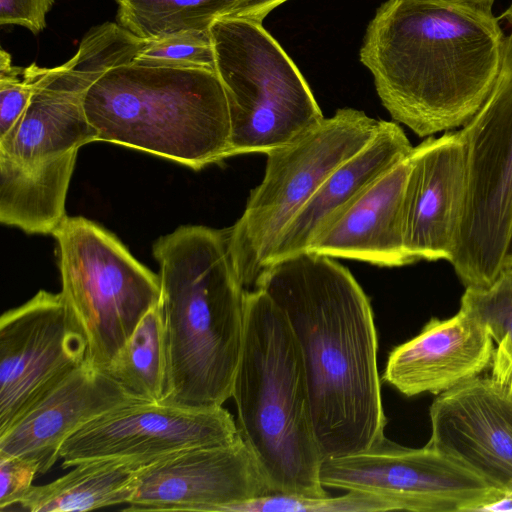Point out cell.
Segmentation results:
<instances>
[{
    "label": "cell",
    "instance_id": "cell-1",
    "mask_svg": "<svg viewBox=\"0 0 512 512\" xmlns=\"http://www.w3.org/2000/svg\"><path fill=\"white\" fill-rule=\"evenodd\" d=\"M256 288L285 313L300 346L323 459L380 443L386 417L377 332L370 299L351 272L305 252L269 265Z\"/></svg>",
    "mask_w": 512,
    "mask_h": 512
},
{
    "label": "cell",
    "instance_id": "cell-2",
    "mask_svg": "<svg viewBox=\"0 0 512 512\" xmlns=\"http://www.w3.org/2000/svg\"><path fill=\"white\" fill-rule=\"evenodd\" d=\"M359 56L391 117L426 137L463 127L484 104L501 67L503 31L492 12L387 0Z\"/></svg>",
    "mask_w": 512,
    "mask_h": 512
},
{
    "label": "cell",
    "instance_id": "cell-3",
    "mask_svg": "<svg viewBox=\"0 0 512 512\" xmlns=\"http://www.w3.org/2000/svg\"><path fill=\"white\" fill-rule=\"evenodd\" d=\"M145 40L118 23L93 27L77 52L49 68L27 108L0 137V221L27 234H52L64 220L80 147L98 141L84 98L110 68L131 62Z\"/></svg>",
    "mask_w": 512,
    "mask_h": 512
},
{
    "label": "cell",
    "instance_id": "cell-4",
    "mask_svg": "<svg viewBox=\"0 0 512 512\" xmlns=\"http://www.w3.org/2000/svg\"><path fill=\"white\" fill-rule=\"evenodd\" d=\"M167 376L160 403L218 407L232 397L241 354L246 289L229 231L186 225L158 238Z\"/></svg>",
    "mask_w": 512,
    "mask_h": 512
},
{
    "label": "cell",
    "instance_id": "cell-5",
    "mask_svg": "<svg viewBox=\"0 0 512 512\" xmlns=\"http://www.w3.org/2000/svg\"><path fill=\"white\" fill-rule=\"evenodd\" d=\"M234 399L239 431L273 493L328 496L300 346L285 313L263 290H247Z\"/></svg>",
    "mask_w": 512,
    "mask_h": 512
},
{
    "label": "cell",
    "instance_id": "cell-6",
    "mask_svg": "<svg viewBox=\"0 0 512 512\" xmlns=\"http://www.w3.org/2000/svg\"><path fill=\"white\" fill-rule=\"evenodd\" d=\"M84 110L98 141L193 170L229 157V107L216 71L123 63L90 86Z\"/></svg>",
    "mask_w": 512,
    "mask_h": 512
},
{
    "label": "cell",
    "instance_id": "cell-7",
    "mask_svg": "<svg viewBox=\"0 0 512 512\" xmlns=\"http://www.w3.org/2000/svg\"><path fill=\"white\" fill-rule=\"evenodd\" d=\"M209 33L229 107V157L266 154L325 118L300 70L261 23L220 17Z\"/></svg>",
    "mask_w": 512,
    "mask_h": 512
},
{
    "label": "cell",
    "instance_id": "cell-8",
    "mask_svg": "<svg viewBox=\"0 0 512 512\" xmlns=\"http://www.w3.org/2000/svg\"><path fill=\"white\" fill-rule=\"evenodd\" d=\"M381 120L353 108L338 109L290 143L268 153L263 180L230 228L229 248L248 290L266 269L275 244L290 220L341 164L376 135Z\"/></svg>",
    "mask_w": 512,
    "mask_h": 512
},
{
    "label": "cell",
    "instance_id": "cell-9",
    "mask_svg": "<svg viewBox=\"0 0 512 512\" xmlns=\"http://www.w3.org/2000/svg\"><path fill=\"white\" fill-rule=\"evenodd\" d=\"M51 235L61 293L86 340L85 361L104 370L161 301L159 275L114 234L82 216H66Z\"/></svg>",
    "mask_w": 512,
    "mask_h": 512
},
{
    "label": "cell",
    "instance_id": "cell-10",
    "mask_svg": "<svg viewBox=\"0 0 512 512\" xmlns=\"http://www.w3.org/2000/svg\"><path fill=\"white\" fill-rule=\"evenodd\" d=\"M503 56L484 104L460 129L469 192L459 242L450 261L466 287L489 285L505 266L512 241V3L498 17Z\"/></svg>",
    "mask_w": 512,
    "mask_h": 512
},
{
    "label": "cell",
    "instance_id": "cell-11",
    "mask_svg": "<svg viewBox=\"0 0 512 512\" xmlns=\"http://www.w3.org/2000/svg\"><path fill=\"white\" fill-rule=\"evenodd\" d=\"M319 478L323 487L375 494L415 512L484 511L504 498L427 445L407 448L386 437L365 452L324 458Z\"/></svg>",
    "mask_w": 512,
    "mask_h": 512
},
{
    "label": "cell",
    "instance_id": "cell-12",
    "mask_svg": "<svg viewBox=\"0 0 512 512\" xmlns=\"http://www.w3.org/2000/svg\"><path fill=\"white\" fill-rule=\"evenodd\" d=\"M86 340L63 295L38 291L0 318V433L86 359Z\"/></svg>",
    "mask_w": 512,
    "mask_h": 512
},
{
    "label": "cell",
    "instance_id": "cell-13",
    "mask_svg": "<svg viewBox=\"0 0 512 512\" xmlns=\"http://www.w3.org/2000/svg\"><path fill=\"white\" fill-rule=\"evenodd\" d=\"M239 435L233 416L223 406L140 401L112 410L78 430L62 445L60 459L65 469L102 458L152 463L184 450L228 443Z\"/></svg>",
    "mask_w": 512,
    "mask_h": 512
},
{
    "label": "cell",
    "instance_id": "cell-14",
    "mask_svg": "<svg viewBox=\"0 0 512 512\" xmlns=\"http://www.w3.org/2000/svg\"><path fill=\"white\" fill-rule=\"evenodd\" d=\"M429 414L426 445L504 495L485 511H512V388L477 376L440 393Z\"/></svg>",
    "mask_w": 512,
    "mask_h": 512
},
{
    "label": "cell",
    "instance_id": "cell-15",
    "mask_svg": "<svg viewBox=\"0 0 512 512\" xmlns=\"http://www.w3.org/2000/svg\"><path fill=\"white\" fill-rule=\"evenodd\" d=\"M273 494L240 435L231 442L181 451L148 464L124 511L223 512L232 503Z\"/></svg>",
    "mask_w": 512,
    "mask_h": 512
},
{
    "label": "cell",
    "instance_id": "cell-16",
    "mask_svg": "<svg viewBox=\"0 0 512 512\" xmlns=\"http://www.w3.org/2000/svg\"><path fill=\"white\" fill-rule=\"evenodd\" d=\"M403 199L405 250L412 260L451 261L459 242L469 192L466 146L460 131H446L413 147Z\"/></svg>",
    "mask_w": 512,
    "mask_h": 512
},
{
    "label": "cell",
    "instance_id": "cell-17",
    "mask_svg": "<svg viewBox=\"0 0 512 512\" xmlns=\"http://www.w3.org/2000/svg\"><path fill=\"white\" fill-rule=\"evenodd\" d=\"M142 400L86 361L42 394L3 433L0 455L37 463L47 472L74 433L98 417Z\"/></svg>",
    "mask_w": 512,
    "mask_h": 512
},
{
    "label": "cell",
    "instance_id": "cell-18",
    "mask_svg": "<svg viewBox=\"0 0 512 512\" xmlns=\"http://www.w3.org/2000/svg\"><path fill=\"white\" fill-rule=\"evenodd\" d=\"M494 348L484 326L459 309L451 318H432L417 336L396 346L382 380L407 397L440 394L483 372Z\"/></svg>",
    "mask_w": 512,
    "mask_h": 512
},
{
    "label": "cell",
    "instance_id": "cell-19",
    "mask_svg": "<svg viewBox=\"0 0 512 512\" xmlns=\"http://www.w3.org/2000/svg\"><path fill=\"white\" fill-rule=\"evenodd\" d=\"M408 157L357 196L317 236L307 252L381 267L413 263L405 250L403 236Z\"/></svg>",
    "mask_w": 512,
    "mask_h": 512
},
{
    "label": "cell",
    "instance_id": "cell-20",
    "mask_svg": "<svg viewBox=\"0 0 512 512\" xmlns=\"http://www.w3.org/2000/svg\"><path fill=\"white\" fill-rule=\"evenodd\" d=\"M412 149L396 122L381 120L374 138L337 167L290 220L275 244L267 267L307 252L330 222L375 180L406 159Z\"/></svg>",
    "mask_w": 512,
    "mask_h": 512
},
{
    "label": "cell",
    "instance_id": "cell-21",
    "mask_svg": "<svg viewBox=\"0 0 512 512\" xmlns=\"http://www.w3.org/2000/svg\"><path fill=\"white\" fill-rule=\"evenodd\" d=\"M148 464L130 458L80 462L56 480L32 486L19 505L29 512H76L128 504Z\"/></svg>",
    "mask_w": 512,
    "mask_h": 512
},
{
    "label": "cell",
    "instance_id": "cell-22",
    "mask_svg": "<svg viewBox=\"0 0 512 512\" xmlns=\"http://www.w3.org/2000/svg\"><path fill=\"white\" fill-rule=\"evenodd\" d=\"M136 397L160 402L167 376V351L161 301L140 320L126 343L103 370Z\"/></svg>",
    "mask_w": 512,
    "mask_h": 512
},
{
    "label": "cell",
    "instance_id": "cell-23",
    "mask_svg": "<svg viewBox=\"0 0 512 512\" xmlns=\"http://www.w3.org/2000/svg\"><path fill=\"white\" fill-rule=\"evenodd\" d=\"M236 0H115L117 23L141 39L181 30H209Z\"/></svg>",
    "mask_w": 512,
    "mask_h": 512
},
{
    "label": "cell",
    "instance_id": "cell-24",
    "mask_svg": "<svg viewBox=\"0 0 512 512\" xmlns=\"http://www.w3.org/2000/svg\"><path fill=\"white\" fill-rule=\"evenodd\" d=\"M460 309L472 315L487 330L496 346L491 377L512 385V264H506L484 287H466Z\"/></svg>",
    "mask_w": 512,
    "mask_h": 512
},
{
    "label": "cell",
    "instance_id": "cell-25",
    "mask_svg": "<svg viewBox=\"0 0 512 512\" xmlns=\"http://www.w3.org/2000/svg\"><path fill=\"white\" fill-rule=\"evenodd\" d=\"M396 505L378 495L348 491L338 497H302L273 493L261 498L232 503L223 512H384Z\"/></svg>",
    "mask_w": 512,
    "mask_h": 512
},
{
    "label": "cell",
    "instance_id": "cell-26",
    "mask_svg": "<svg viewBox=\"0 0 512 512\" xmlns=\"http://www.w3.org/2000/svg\"><path fill=\"white\" fill-rule=\"evenodd\" d=\"M132 62L148 67L215 71L209 30H181L146 39Z\"/></svg>",
    "mask_w": 512,
    "mask_h": 512
},
{
    "label": "cell",
    "instance_id": "cell-27",
    "mask_svg": "<svg viewBox=\"0 0 512 512\" xmlns=\"http://www.w3.org/2000/svg\"><path fill=\"white\" fill-rule=\"evenodd\" d=\"M48 69L35 63L27 67L14 66L10 54L1 48L0 137L21 117Z\"/></svg>",
    "mask_w": 512,
    "mask_h": 512
},
{
    "label": "cell",
    "instance_id": "cell-28",
    "mask_svg": "<svg viewBox=\"0 0 512 512\" xmlns=\"http://www.w3.org/2000/svg\"><path fill=\"white\" fill-rule=\"evenodd\" d=\"M39 473L36 462L14 455H0V510L19 504Z\"/></svg>",
    "mask_w": 512,
    "mask_h": 512
},
{
    "label": "cell",
    "instance_id": "cell-29",
    "mask_svg": "<svg viewBox=\"0 0 512 512\" xmlns=\"http://www.w3.org/2000/svg\"><path fill=\"white\" fill-rule=\"evenodd\" d=\"M55 0H0V24L22 26L37 34Z\"/></svg>",
    "mask_w": 512,
    "mask_h": 512
},
{
    "label": "cell",
    "instance_id": "cell-30",
    "mask_svg": "<svg viewBox=\"0 0 512 512\" xmlns=\"http://www.w3.org/2000/svg\"><path fill=\"white\" fill-rule=\"evenodd\" d=\"M287 1L288 0H236L228 17L243 18L262 24L263 20L272 10Z\"/></svg>",
    "mask_w": 512,
    "mask_h": 512
},
{
    "label": "cell",
    "instance_id": "cell-31",
    "mask_svg": "<svg viewBox=\"0 0 512 512\" xmlns=\"http://www.w3.org/2000/svg\"><path fill=\"white\" fill-rule=\"evenodd\" d=\"M452 4H457L460 6H465L471 9L483 11V12H492L493 3L495 0H441Z\"/></svg>",
    "mask_w": 512,
    "mask_h": 512
},
{
    "label": "cell",
    "instance_id": "cell-32",
    "mask_svg": "<svg viewBox=\"0 0 512 512\" xmlns=\"http://www.w3.org/2000/svg\"><path fill=\"white\" fill-rule=\"evenodd\" d=\"M506 264H512V241H511L510 250H509V254L507 256L505 265Z\"/></svg>",
    "mask_w": 512,
    "mask_h": 512
},
{
    "label": "cell",
    "instance_id": "cell-33",
    "mask_svg": "<svg viewBox=\"0 0 512 512\" xmlns=\"http://www.w3.org/2000/svg\"><path fill=\"white\" fill-rule=\"evenodd\" d=\"M511 388H512V385H511Z\"/></svg>",
    "mask_w": 512,
    "mask_h": 512
}]
</instances>
